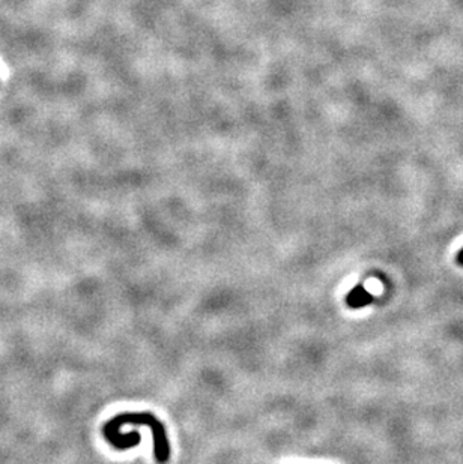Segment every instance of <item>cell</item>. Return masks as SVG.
<instances>
[{
	"mask_svg": "<svg viewBox=\"0 0 463 464\" xmlns=\"http://www.w3.org/2000/svg\"><path fill=\"white\" fill-rule=\"evenodd\" d=\"M145 425L147 428H151L152 431V440H154V456L155 460L164 464L170 458V445H168V440H167V433H166V428L164 424L161 423L160 419H158L155 415L152 414H121L118 416L112 418L110 421L105 423L104 428H102V433L107 439V442L114 437L116 435L121 433V428L123 425Z\"/></svg>",
	"mask_w": 463,
	"mask_h": 464,
	"instance_id": "cell-1",
	"label": "cell"
},
{
	"mask_svg": "<svg viewBox=\"0 0 463 464\" xmlns=\"http://www.w3.org/2000/svg\"><path fill=\"white\" fill-rule=\"evenodd\" d=\"M372 302H373V296L363 286L354 287L346 298V303L355 310L367 307V305H370Z\"/></svg>",
	"mask_w": 463,
	"mask_h": 464,
	"instance_id": "cell-2",
	"label": "cell"
},
{
	"mask_svg": "<svg viewBox=\"0 0 463 464\" xmlns=\"http://www.w3.org/2000/svg\"><path fill=\"white\" fill-rule=\"evenodd\" d=\"M457 263H459V265L463 266V248L460 250V252L457 254Z\"/></svg>",
	"mask_w": 463,
	"mask_h": 464,
	"instance_id": "cell-3",
	"label": "cell"
}]
</instances>
